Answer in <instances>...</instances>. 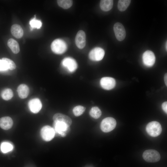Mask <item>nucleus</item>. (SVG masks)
Listing matches in <instances>:
<instances>
[{
	"label": "nucleus",
	"instance_id": "5701e85b",
	"mask_svg": "<svg viewBox=\"0 0 167 167\" xmlns=\"http://www.w3.org/2000/svg\"><path fill=\"white\" fill-rule=\"evenodd\" d=\"M57 2L59 6L64 9L70 8L73 4V1L71 0H58Z\"/></svg>",
	"mask_w": 167,
	"mask_h": 167
},
{
	"label": "nucleus",
	"instance_id": "f3484780",
	"mask_svg": "<svg viewBox=\"0 0 167 167\" xmlns=\"http://www.w3.org/2000/svg\"><path fill=\"white\" fill-rule=\"evenodd\" d=\"M17 91L19 97L22 99L26 98L29 93V88L26 84H22L18 87Z\"/></svg>",
	"mask_w": 167,
	"mask_h": 167
},
{
	"label": "nucleus",
	"instance_id": "20e7f679",
	"mask_svg": "<svg viewBox=\"0 0 167 167\" xmlns=\"http://www.w3.org/2000/svg\"><path fill=\"white\" fill-rule=\"evenodd\" d=\"M116 125L115 119L112 117H107L104 119L101 124V130L104 132H108L113 130Z\"/></svg>",
	"mask_w": 167,
	"mask_h": 167
},
{
	"label": "nucleus",
	"instance_id": "9d476101",
	"mask_svg": "<svg viewBox=\"0 0 167 167\" xmlns=\"http://www.w3.org/2000/svg\"><path fill=\"white\" fill-rule=\"evenodd\" d=\"M143 61L146 66L151 67L154 64L156 58L154 53L150 50L145 52L143 55Z\"/></svg>",
	"mask_w": 167,
	"mask_h": 167
},
{
	"label": "nucleus",
	"instance_id": "a878e982",
	"mask_svg": "<svg viewBox=\"0 0 167 167\" xmlns=\"http://www.w3.org/2000/svg\"><path fill=\"white\" fill-rule=\"evenodd\" d=\"M85 108L81 105H78L74 107L73 109V112L76 116L81 115L85 111Z\"/></svg>",
	"mask_w": 167,
	"mask_h": 167
},
{
	"label": "nucleus",
	"instance_id": "a211bd4d",
	"mask_svg": "<svg viewBox=\"0 0 167 167\" xmlns=\"http://www.w3.org/2000/svg\"><path fill=\"white\" fill-rule=\"evenodd\" d=\"M113 5V1L112 0H102L100 4L101 9L105 11H110L112 8Z\"/></svg>",
	"mask_w": 167,
	"mask_h": 167
},
{
	"label": "nucleus",
	"instance_id": "ddd939ff",
	"mask_svg": "<svg viewBox=\"0 0 167 167\" xmlns=\"http://www.w3.org/2000/svg\"><path fill=\"white\" fill-rule=\"evenodd\" d=\"M28 106L30 110L33 113H37L41 109L42 104L38 98H35L31 100L28 102Z\"/></svg>",
	"mask_w": 167,
	"mask_h": 167
},
{
	"label": "nucleus",
	"instance_id": "7c9ffc66",
	"mask_svg": "<svg viewBox=\"0 0 167 167\" xmlns=\"http://www.w3.org/2000/svg\"><path fill=\"white\" fill-rule=\"evenodd\" d=\"M167 41H166V42L165 43V49H166V50H167Z\"/></svg>",
	"mask_w": 167,
	"mask_h": 167
},
{
	"label": "nucleus",
	"instance_id": "4468645a",
	"mask_svg": "<svg viewBox=\"0 0 167 167\" xmlns=\"http://www.w3.org/2000/svg\"><path fill=\"white\" fill-rule=\"evenodd\" d=\"M54 121H60L65 123L69 126L71 124L72 121L68 116L61 113H56L53 116Z\"/></svg>",
	"mask_w": 167,
	"mask_h": 167
},
{
	"label": "nucleus",
	"instance_id": "f03ea898",
	"mask_svg": "<svg viewBox=\"0 0 167 167\" xmlns=\"http://www.w3.org/2000/svg\"><path fill=\"white\" fill-rule=\"evenodd\" d=\"M51 47L53 52L55 54H62L66 50L67 45L63 40L60 39H57L52 42Z\"/></svg>",
	"mask_w": 167,
	"mask_h": 167
},
{
	"label": "nucleus",
	"instance_id": "c756f323",
	"mask_svg": "<svg viewBox=\"0 0 167 167\" xmlns=\"http://www.w3.org/2000/svg\"><path fill=\"white\" fill-rule=\"evenodd\" d=\"M164 80H165V84L167 86V73L165 74L164 77Z\"/></svg>",
	"mask_w": 167,
	"mask_h": 167
},
{
	"label": "nucleus",
	"instance_id": "39448f33",
	"mask_svg": "<svg viewBox=\"0 0 167 167\" xmlns=\"http://www.w3.org/2000/svg\"><path fill=\"white\" fill-rule=\"evenodd\" d=\"M143 157L146 161L148 162H156L161 158L159 153L157 151L153 149L145 150L143 153Z\"/></svg>",
	"mask_w": 167,
	"mask_h": 167
},
{
	"label": "nucleus",
	"instance_id": "dca6fc26",
	"mask_svg": "<svg viewBox=\"0 0 167 167\" xmlns=\"http://www.w3.org/2000/svg\"><path fill=\"white\" fill-rule=\"evenodd\" d=\"M11 32L13 36L17 38H20L23 36L24 31L21 26L18 24L13 25L11 29Z\"/></svg>",
	"mask_w": 167,
	"mask_h": 167
},
{
	"label": "nucleus",
	"instance_id": "cd10ccee",
	"mask_svg": "<svg viewBox=\"0 0 167 167\" xmlns=\"http://www.w3.org/2000/svg\"><path fill=\"white\" fill-rule=\"evenodd\" d=\"M8 69L6 62L0 59V71H4Z\"/></svg>",
	"mask_w": 167,
	"mask_h": 167
},
{
	"label": "nucleus",
	"instance_id": "f257e3e1",
	"mask_svg": "<svg viewBox=\"0 0 167 167\" xmlns=\"http://www.w3.org/2000/svg\"><path fill=\"white\" fill-rule=\"evenodd\" d=\"M146 130L150 136L155 137L159 136L162 131L161 126L158 122L154 121L149 123L147 125Z\"/></svg>",
	"mask_w": 167,
	"mask_h": 167
},
{
	"label": "nucleus",
	"instance_id": "423d86ee",
	"mask_svg": "<svg viewBox=\"0 0 167 167\" xmlns=\"http://www.w3.org/2000/svg\"><path fill=\"white\" fill-rule=\"evenodd\" d=\"M41 133L42 139L46 141L51 140L55 134L53 128L49 126H43L41 129Z\"/></svg>",
	"mask_w": 167,
	"mask_h": 167
},
{
	"label": "nucleus",
	"instance_id": "9b49d317",
	"mask_svg": "<svg viewBox=\"0 0 167 167\" xmlns=\"http://www.w3.org/2000/svg\"><path fill=\"white\" fill-rule=\"evenodd\" d=\"M100 83L101 87L103 89L109 90L115 87L116 82L114 78L111 77H105L101 79Z\"/></svg>",
	"mask_w": 167,
	"mask_h": 167
},
{
	"label": "nucleus",
	"instance_id": "412c9836",
	"mask_svg": "<svg viewBox=\"0 0 167 167\" xmlns=\"http://www.w3.org/2000/svg\"><path fill=\"white\" fill-rule=\"evenodd\" d=\"M130 0H120L118 4V9L121 11H125L130 4Z\"/></svg>",
	"mask_w": 167,
	"mask_h": 167
},
{
	"label": "nucleus",
	"instance_id": "1a4fd4ad",
	"mask_svg": "<svg viewBox=\"0 0 167 167\" xmlns=\"http://www.w3.org/2000/svg\"><path fill=\"white\" fill-rule=\"evenodd\" d=\"M105 55V51L100 47H96L92 49L89 54V58L93 61H98L101 60Z\"/></svg>",
	"mask_w": 167,
	"mask_h": 167
},
{
	"label": "nucleus",
	"instance_id": "aec40b11",
	"mask_svg": "<svg viewBox=\"0 0 167 167\" xmlns=\"http://www.w3.org/2000/svg\"><path fill=\"white\" fill-rule=\"evenodd\" d=\"M13 148V145L9 142H4L2 143L1 144V150L3 153H6L10 152Z\"/></svg>",
	"mask_w": 167,
	"mask_h": 167
},
{
	"label": "nucleus",
	"instance_id": "7ed1b4c3",
	"mask_svg": "<svg viewBox=\"0 0 167 167\" xmlns=\"http://www.w3.org/2000/svg\"><path fill=\"white\" fill-rule=\"evenodd\" d=\"M53 128L55 133L62 137H65L69 131L70 126L65 122L54 121Z\"/></svg>",
	"mask_w": 167,
	"mask_h": 167
},
{
	"label": "nucleus",
	"instance_id": "2eb2a0df",
	"mask_svg": "<svg viewBox=\"0 0 167 167\" xmlns=\"http://www.w3.org/2000/svg\"><path fill=\"white\" fill-rule=\"evenodd\" d=\"M13 124V120L9 117H4L0 118V127L3 129H9L12 127Z\"/></svg>",
	"mask_w": 167,
	"mask_h": 167
},
{
	"label": "nucleus",
	"instance_id": "bb28decb",
	"mask_svg": "<svg viewBox=\"0 0 167 167\" xmlns=\"http://www.w3.org/2000/svg\"><path fill=\"white\" fill-rule=\"evenodd\" d=\"M2 59L6 62L8 69L10 70H13L16 68V65L11 60L6 58H3Z\"/></svg>",
	"mask_w": 167,
	"mask_h": 167
},
{
	"label": "nucleus",
	"instance_id": "f8f14e48",
	"mask_svg": "<svg viewBox=\"0 0 167 167\" xmlns=\"http://www.w3.org/2000/svg\"><path fill=\"white\" fill-rule=\"evenodd\" d=\"M75 43L79 49L83 48L86 45V35L82 30L79 31L76 36L75 39Z\"/></svg>",
	"mask_w": 167,
	"mask_h": 167
},
{
	"label": "nucleus",
	"instance_id": "b1692460",
	"mask_svg": "<svg viewBox=\"0 0 167 167\" xmlns=\"http://www.w3.org/2000/svg\"><path fill=\"white\" fill-rule=\"evenodd\" d=\"M89 114L92 117L95 119H97L101 116V111L98 107L94 106L91 109Z\"/></svg>",
	"mask_w": 167,
	"mask_h": 167
},
{
	"label": "nucleus",
	"instance_id": "393cba45",
	"mask_svg": "<svg viewBox=\"0 0 167 167\" xmlns=\"http://www.w3.org/2000/svg\"><path fill=\"white\" fill-rule=\"evenodd\" d=\"M29 24L31 27V30H32L34 28H40L41 27L42 23L40 20L36 19L35 16V18L30 21Z\"/></svg>",
	"mask_w": 167,
	"mask_h": 167
},
{
	"label": "nucleus",
	"instance_id": "6ab92c4d",
	"mask_svg": "<svg viewBox=\"0 0 167 167\" xmlns=\"http://www.w3.org/2000/svg\"><path fill=\"white\" fill-rule=\"evenodd\" d=\"M7 45L14 53L17 54L19 52L20 48L19 44L14 39H10L7 41Z\"/></svg>",
	"mask_w": 167,
	"mask_h": 167
},
{
	"label": "nucleus",
	"instance_id": "0eeeda50",
	"mask_svg": "<svg viewBox=\"0 0 167 167\" xmlns=\"http://www.w3.org/2000/svg\"><path fill=\"white\" fill-rule=\"evenodd\" d=\"M113 30L117 39L119 41H123L126 36V32L123 25L117 22L113 26Z\"/></svg>",
	"mask_w": 167,
	"mask_h": 167
},
{
	"label": "nucleus",
	"instance_id": "c85d7f7f",
	"mask_svg": "<svg viewBox=\"0 0 167 167\" xmlns=\"http://www.w3.org/2000/svg\"><path fill=\"white\" fill-rule=\"evenodd\" d=\"M162 107L164 111L167 113V102L165 101L163 102L162 105Z\"/></svg>",
	"mask_w": 167,
	"mask_h": 167
},
{
	"label": "nucleus",
	"instance_id": "4be33fe9",
	"mask_svg": "<svg viewBox=\"0 0 167 167\" xmlns=\"http://www.w3.org/2000/svg\"><path fill=\"white\" fill-rule=\"evenodd\" d=\"M1 96L3 99L7 101L12 98L13 93L11 89L6 88L2 91Z\"/></svg>",
	"mask_w": 167,
	"mask_h": 167
},
{
	"label": "nucleus",
	"instance_id": "6e6552de",
	"mask_svg": "<svg viewBox=\"0 0 167 167\" xmlns=\"http://www.w3.org/2000/svg\"><path fill=\"white\" fill-rule=\"evenodd\" d=\"M62 64L70 72H73L77 68V64L75 60L70 57H66L62 60Z\"/></svg>",
	"mask_w": 167,
	"mask_h": 167
}]
</instances>
